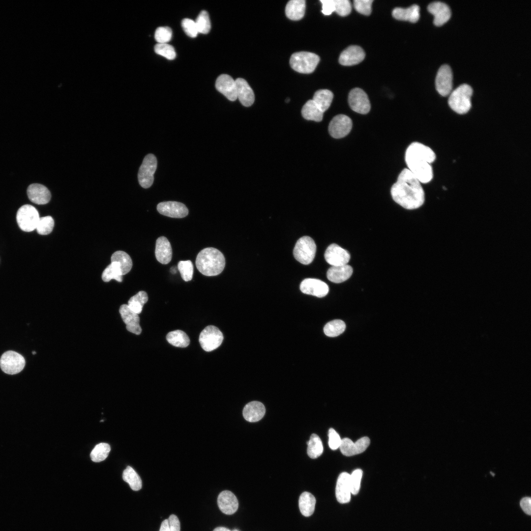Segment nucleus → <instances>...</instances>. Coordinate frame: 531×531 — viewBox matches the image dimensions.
<instances>
[{"label":"nucleus","mask_w":531,"mask_h":531,"mask_svg":"<svg viewBox=\"0 0 531 531\" xmlns=\"http://www.w3.org/2000/svg\"><path fill=\"white\" fill-rule=\"evenodd\" d=\"M393 200L407 209H416L425 202V192L421 183L408 169H404L390 190Z\"/></svg>","instance_id":"nucleus-1"},{"label":"nucleus","mask_w":531,"mask_h":531,"mask_svg":"<svg viewBox=\"0 0 531 531\" xmlns=\"http://www.w3.org/2000/svg\"><path fill=\"white\" fill-rule=\"evenodd\" d=\"M436 158L434 151L420 143L410 144L405 152V161L408 169L421 183H427L433 177L431 164Z\"/></svg>","instance_id":"nucleus-2"},{"label":"nucleus","mask_w":531,"mask_h":531,"mask_svg":"<svg viewBox=\"0 0 531 531\" xmlns=\"http://www.w3.org/2000/svg\"><path fill=\"white\" fill-rule=\"evenodd\" d=\"M196 266L202 274L216 276L220 274L225 267V257L221 252L215 248H206L197 255Z\"/></svg>","instance_id":"nucleus-3"},{"label":"nucleus","mask_w":531,"mask_h":531,"mask_svg":"<svg viewBox=\"0 0 531 531\" xmlns=\"http://www.w3.org/2000/svg\"><path fill=\"white\" fill-rule=\"evenodd\" d=\"M472 89L468 84H462L451 91L448 103L451 109L459 114L468 113L472 107Z\"/></svg>","instance_id":"nucleus-4"},{"label":"nucleus","mask_w":531,"mask_h":531,"mask_svg":"<svg viewBox=\"0 0 531 531\" xmlns=\"http://www.w3.org/2000/svg\"><path fill=\"white\" fill-rule=\"evenodd\" d=\"M320 61L319 57L309 52L295 53L291 57L290 64L294 70L300 73L313 72Z\"/></svg>","instance_id":"nucleus-5"},{"label":"nucleus","mask_w":531,"mask_h":531,"mask_svg":"<svg viewBox=\"0 0 531 531\" xmlns=\"http://www.w3.org/2000/svg\"><path fill=\"white\" fill-rule=\"evenodd\" d=\"M316 245L310 236H303L297 240L293 251L295 258L303 265H308L313 261Z\"/></svg>","instance_id":"nucleus-6"},{"label":"nucleus","mask_w":531,"mask_h":531,"mask_svg":"<svg viewBox=\"0 0 531 531\" xmlns=\"http://www.w3.org/2000/svg\"><path fill=\"white\" fill-rule=\"evenodd\" d=\"M40 219L37 209L30 205H24L18 210L16 221L19 227L23 231L30 232L36 229Z\"/></svg>","instance_id":"nucleus-7"},{"label":"nucleus","mask_w":531,"mask_h":531,"mask_svg":"<svg viewBox=\"0 0 531 531\" xmlns=\"http://www.w3.org/2000/svg\"><path fill=\"white\" fill-rule=\"evenodd\" d=\"M223 335L218 328L214 325L206 327L201 332L199 341L202 348L206 352H211L218 348L223 340Z\"/></svg>","instance_id":"nucleus-8"},{"label":"nucleus","mask_w":531,"mask_h":531,"mask_svg":"<svg viewBox=\"0 0 531 531\" xmlns=\"http://www.w3.org/2000/svg\"><path fill=\"white\" fill-rule=\"evenodd\" d=\"M25 363L24 357L13 351L5 352L0 358V367L2 371L10 375L20 372L24 369Z\"/></svg>","instance_id":"nucleus-9"},{"label":"nucleus","mask_w":531,"mask_h":531,"mask_svg":"<svg viewBox=\"0 0 531 531\" xmlns=\"http://www.w3.org/2000/svg\"><path fill=\"white\" fill-rule=\"evenodd\" d=\"M157 163L156 158L152 154H148L145 157L138 174V181L142 187L148 188L152 184Z\"/></svg>","instance_id":"nucleus-10"},{"label":"nucleus","mask_w":531,"mask_h":531,"mask_svg":"<svg viewBox=\"0 0 531 531\" xmlns=\"http://www.w3.org/2000/svg\"><path fill=\"white\" fill-rule=\"evenodd\" d=\"M348 102L352 110L356 113L366 114L370 111L371 105L368 97L360 88H356L350 91Z\"/></svg>","instance_id":"nucleus-11"},{"label":"nucleus","mask_w":531,"mask_h":531,"mask_svg":"<svg viewBox=\"0 0 531 531\" xmlns=\"http://www.w3.org/2000/svg\"><path fill=\"white\" fill-rule=\"evenodd\" d=\"M352 125V119L348 116L343 114L338 115L330 121L328 131L333 138H342L350 132Z\"/></svg>","instance_id":"nucleus-12"},{"label":"nucleus","mask_w":531,"mask_h":531,"mask_svg":"<svg viewBox=\"0 0 531 531\" xmlns=\"http://www.w3.org/2000/svg\"><path fill=\"white\" fill-rule=\"evenodd\" d=\"M452 72L449 66L442 65L437 74L436 88L440 94L446 96L450 94L452 89Z\"/></svg>","instance_id":"nucleus-13"},{"label":"nucleus","mask_w":531,"mask_h":531,"mask_svg":"<svg viewBox=\"0 0 531 531\" xmlns=\"http://www.w3.org/2000/svg\"><path fill=\"white\" fill-rule=\"evenodd\" d=\"M324 256L326 262L331 266L347 265L351 258L348 251L335 243L327 247Z\"/></svg>","instance_id":"nucleus-14"},{"label":"nucleus","mask_w":531,"mask_h":531,"mask_svg":"<svg viewBox=\"0 0 531 531\" xmlns=\"http://www.w3.org/2000/svg\"><path fill=\"white\" fill-rule=\"evenodd\" d=\"M300 290L305 294L323 297L328 294L329 288L325 282L321 280L306 278L301 282Z\"/></svg>","instance_id":"nucleus-15"},{"label":"nucleus","mask_w":531,"mask_h":531,"mask_svg":"<svg viewBox=\"0 0 531 531\" xmlns=\"http://www.w3.org/2000/svg\"><path fill=\"white\" fill-rule=\"evenodd\" d=\"M370 443L367 437L361 438L355 442L349 438H344L341 441L339 448L341 453L345 456H351L364 452Z\"/></svg>","instance_id":"nucleus-16"},{"label":"nucleus","mask_w":531,"mask_h":531,"mask_svg":"<svg viewBox=\"0 0 531 531\" xmlns=\"http://www.w3.org/2000/svg\"><path fill=\"white\" fill-rule=\"evenodd\" d=\"M157 210L160 214L172 218H183L188 214V209L185 205L175 201L160 203L157 205Z\"/></svg>","instance_id":"nucleus-17"},{"label":"nucleus","mask_w":531,"mask_h":531,"mask_svg":"<svg viewBox=\"0 0 531 531\" xmlns=\"http://www.w3.org/2000/svg\"><path fill=\"white\" fill-rule=\"evenodd\" d=\"M215 88L229 100L234 101L237 99L236 83L230 75L221 74L218 76L216 80Z\"/></svg>","instance_id":"nucleus-18"},{"label":"nucleus","mask_w":531,"mask_h":531,"mask_svg":"<svg viewBox=\"0 0 531 531\" xmlns=\"http://www.w3.org/2000/svg\"><path fill=\"white\" fill-rule=\"evenodd\" d=\"M365 54L363 50L357 45H352L345 49L340 54L339 63L344 66L357 64L364 59Z\"/></svg>","instance_id":"nucleus-19"},{"label":"nucleus","mask_w":531,"mask_h":531,"mask_svg":"<svg viewBox=\"0 0 531 531\" xmlns=\"http://www.w3.org/2000/svg\"><path fill=\"white\" fill-rule=\"evenodd\" d=\"M27 194L29 200L37 205L46 204L49 203L51 198L49 189L39 183L30 184L27 188Z\"/></svg>","instance_id":"nucleus-20"},{"label":"nucleus","mask_w":531,"mask_h":531,"mask_svg":"<svg viewBox=\"0 0 531 531\" xmlns=\"http://www.w3.org/2000/svg\"><path fill=\"white\" fill-rule=\"evenodd\" d=\"M119 312L126 324L127 330L131 333L139 335L142 332V328L140 325L138 314L131 311L127 304H125L120 306Z\"/></svg>","instance_id":"nucleus-21"},{"label":"nucleus","mask_w":531,"mask_h":531,"mask_svg":"<svg viewBox=\"0 0 531 531\" xmlns=\"http://www.w3.org/2000/svg\"><path fill=\"white\" fill-rule=\"evenodd\" d=\"M427 9L434 16L433 23L437 26H441L447 22L451 17V10L448 6L441 1H435L430 3Z\"/></svg>","instance_id":"nucleus-22"},{"label":"nucleus","mask_w":531,"mask_h":531,"mask_svg":"<svg viewBox=\"0 0 531 531\" xmlns=\"http://www.w3.org/2000/svg\"><path fill=\"white\" fill-rule=\"evenodd\" d=\"M217 504L220 510L227 515L235 513L238 507L236 497L232 492L228 490L223 491L219 494Z\"/></svg>","instance_id":"nucleus-23"},{"label":"nucleus","mask_w":531,"mask_h":531,"mask_svg":"<svg viewBox=\"0 0 531 531\" xmlns=\"http://www.w3.org/2000/svg\"><path fill=\"white\" fill-rule=\"evenodd\" d=\"M350 475L346 472H342L337 480L335 495L337 500L341 503H347L350 501L351 490Z\"/></svg>","instance_id":"nucleus-24"},{"label":"nucleus","mask_w":531,"mask_h":531,"mask_svg":"<svg viewBox=\"0 0 531 531\" xmlns=\"http://www.w3.org/2000/svg\"><path fill=\"white\" fill-rule=\"evenodd\" d=\"M235 82L237 98L244 106H250L255 100V95L252 89L244 79L239 78L236 79Z\"/></svg>","instance_id":"nucleus-25"},{"label":"nucleus","mask_w":531,"mask_h":531,"mask_svg":"<svg viewBox=\"0 0 531 531\" xmlns=\"http://www.w3.org/2000/svg\"><path fill=\"white\" fill-rule=\"evenodd\" d=\"M155 254L157 260L162 264H167L171 261L172 249L166 237L160 236L157 239Z\"/></svg>","instance_id":"nucleus-26"},{"label":"nucleus","mask_w":531,"mask_h":531,"mask_svg":"<svg viewBox=\"0 0 531 531\" xmlns=\"http://www.w3.org/2000/svg\"><path fill=\"white\" fill-rule=\"evenodd\" d=\"M243 416L244 419L250 422H255L261 420L266 413L265 406L260 402L252 401L247 404L243 410Z\"/></svg>","instance_id":"nucleus-27"},{"label":"nucleus","mask_w":531,"mask_h":531,"mask_svg":"<svg viewBox=\"0 0 531 531\" xmlns=\"http://www.w3.org/2000/svg\"><path fill=\"white\" fill-rule=\"evenodd\" d=\"M353 272V268L348 265L331 266L326 273L327 279L332 282L340 283L348 280Z\"/></svg>","instance_id":"nucleus-28"},{"label":"nucleus","mask_w":531,"mask_h":531,"mask_svg":"<svg viewBox=\"0 0 531 531\" xmlns=\"http://www.w3.org/2000/svg\"><path fill=\"white\" fill-rule=\"evenodd\" d=\"M419 7L416 4H413L407 8L396 7L393 10L392 15L393 17L397 20L414 23L417 22L419 19Z\"/></svg>","instance_id":"nucleus-29"},{"label":"nucleus","mask_w":531,"mask_h":531,"mask_svg":"<svg viewBox=\"0 0 531 531\" xmlns=\"http://www.w3.org/2000/svg\"><path fill=\"white\" fill-rule=\"evenodd\" d=\"M305 7L304 0H291L286 4V15L292 20H300L304 15Z\"/></svg>","instance_id":"nucleus-30"},{"label":"nucleus","mask_w":531,"mask_h":531,"mask_svg":"<svg viewBox=\"0 0 531 531\" xmlns=\"http://www.w3.org/2000/svg\"><path fill=\"white\" fill-rule=\"evenodd\" d=\"M111 263L115 264L121 271L122 275L128 273L132 266V261L130 256L122 251L114 252L111 258Z\"/></svg>","instance_id":"nucleus-31"},{"label":"nucleus","mask_w":531,"mask_h":531,"mask_svg":"<svg viewBox=\"0 0 531 531\" xmlns=\"http://www.w3.org/2000/svg\"><path fill=\"white\" fill-rule=\"evenodd\" d=\"M315 504L316 499L312 494L304 492L300 495L298 505L300 512L303 516L308 517L312 515L315 510Z\"/></svg>","instance_id":"nucleus-32"},{"label":"nucleus","mask_w":531,"mask_h":531,"mask_svg":"<svg viewBox=\"0 0 531 531\" xmlns=\"http://www.w3.org/2000/svg\"><path fill=\"white\" fill-rule=\"evenodd\" d=\"M323 114L312 99L307 101L301 110L302 116L305 119L317 122L322 121Z\"/></svg>","instance_id":"nucleus-33"},{"label":"nucleus","mask_w":531,"mask_h":531,"mask_svg":"<svg viewBox=\"0 0 531 531\" xmlns=\"http://www.w3.org/2000/svg\"><path fill=\"white\" fill-rule=\"evenodd\" d=\"M333 98L332 92L328 89H319L316 91L313 100L319 108L324 113L330 107Z\"/></svg>","instance_id":"nucleus-34"},{"label":"nucleus","mask_w":531,"mask_h":531,"mask_svg":"<svg viewBox=\"0 0 531 531\" xmlns=\"http://www.w3.org/2000/svg\"><path fill=\"white\" fill-rule=\"evenodd\" d=\"M166 340L171 345L180 348L187 347L190 343L188 335L184 331L176 330L169 332L166 336Z\"/></svg>","instance_id":"nucleus-35"},{"label":"nucleus","mask_w":531,"mask_h":531,"mask_svg":"<svg viewBox=\"0 0 531 531\" xmlns=\"http://www.w3.org/2000/svg\"><path fill=\"white\" fill-rule=\"evenodd\" d=\"M307 454L312 459H316L322 455L323 445L320 438L315 434H312L307 442Z\"/></svg>","instance_id":"nucleus-36"},{"label":"nucleus","mask_w":531,"mask_h":531,"mask_svg":"<svg viewBox=\"0 0 531 531\" xmlns=\"http://www.w3.org/2000/svg\"><path fill=\"white\" fill-rule=\"evenodd\" d=\"M148 300V296L147 293L141 291L129 299L127 305L131 311L139 314L141 313L144 305Z\"/></svg>","instance_id":"nucleus-37"},{"label":"nucleus","mask_w":531,"mask_h":531,"mask_svg":"<svg viewBox=\"0 0 531 531\" xmlns=\"http://www.w3.org/2000/svg\"><path fill=\"white\" fill-rule=\"evenodd\" d=\"M122 478L127 482L134 491H138L142 488V480L135 470L130 466H127L123 472Z\"/></svg>","instance_id":"nucleus-38"},{"label":"nucleus","mask_w":531,"mask_h":531,"mask_svg":"<svg viewBox=\"0 0 531 531\" xmlns=\"http://www.w3.org/2000/svg\"><path fill=\"white\" fill-rule=\"evenodd\" d=\"M346 328L345 323L341 320H334L327 323L324 326V334L331 337H336L342 333Z\"/></svg>","instance_id":"nucleus-39"},{"label":"nucleus","mask_w":531,"mask_h":531,"mask_svg":"<svg viewBox=\"0 0 531 531\" xmlns=\"http://www.w3.org/2000/svg\"><path fill=\"white\" fill-rule=\"evenodd\" d=\"M110 450L111 447L109 444L100 443L97 444L90 452L91 459L94 462H101L107 457Z\"/></svg>","instance_id":"nucleus-40"},{"label":"nucleus","mask_w":531,"mask_h":531,"mask_svg":"<svg viewBox=\"0 0 531 531\" xmlns=\"http://www.w3.org/2000/svg\"><path fill=\"white\" fill-rule=\"evenodd\" d=\"M102 279L106 282L112 279L120 282L122 281V275L118 266L115 264L111 263L103 271Z\"/></svg>","instance_id":"nucleus-41"},{"label":"nucleus","mask_w":531,"mask_h":531,"mask_svg":"<svg viewBox=\"0 0 531 531\" xmlns=\"http://www.w3.org/2000/svg\"><path fill=\"white\" fill-rule=\"evenodd\" d=\"M195 22L198 33L207 34L209 32L211 24L209 15L206 11H201Z\"/></svg>","instance_id":"nucleus-42"},{"label":"nucleus","mask_w":531,"mask_h":531,"mask_svg":"<svg viewBox=\"0 0 531 531\" xmlns=\"http://www.w3.org/2000/svg\"><path fill=\"white\" fill-rule=\"evenodd\" d=\"M54 226V220L50 216L40 217L36 227V230L39 235H47L50 234Z\"/></svg>","instance_id":"nucleus-43"},{"label":"nucleus","mask_w":531,"mask_h":531,"mask_svg":"<svg viewBox=\"0 0 531 531\" xmlns=\"http://www.w3.org/2000/svg\"><path fill=\"white\" fill-rule=\"evenodd\" d=\"M177 268L184 281L187 282L192 280L193 275V265L191 261H179Z\"/></svg>","instance_id":"nucleus-44"},{"label":"nucleus","mask_w":531,"mask_h":531,"mask_svg":"<svg viewBox=\"0 0 531 531\" xmlns=\"http://www.w3.org/2000/svg\"><path fill=\"white\" fill-rule=\"evenodd\" d=\"M155 52L168 59H174L176 57L174 48L168 43H157L154 48Z\"/></svg>","instance_id":"nucleus-45"},{"label":"nucleus","mask_w":531,"mask_h":531,"mask_svg":"<svg viewBox=\"0 0 531 531\" xmlns=\"http://www.w3.org/2000/svg\"><path fill=\"white\" fill-rule=\"evenodd\" d=\"M172 37V30L168 27H160L156 29L154 38L158 43H167Z\"/></svg>","instance_id":"nucleus-46"},{"label":"nucleus","mask_w":531,"mask_h":531,"mask_svg":"<svg viewBox=\"0 0 531 531\" xmlns=\"http://www.w3.org/2000/svg\"><path fill=\"white\" fill-rule=\"evenodd\" d=\"M362 476V471L356 469L350 475V484L351 494L356 495L360 489L361 479Z\"/></svg>","instance_id":"nucleus-47"},{"label":"nucleus","mask_w":531,"mask_h":531,"mask_svg":"<svg viewBox=\"0 0 531 531\" xmlns=\"http://www.w3.org/2000/svg\"><path fill=\"white\" fill-rule=\"evenodd\" d=\"M334 11L341 16H346L352 11L351 2L349 0H334Z\"/></svg>","instance_id":"nucleus-48"},{"label":"nucleus","mask_w":531,"mask_h":531,"mask_svg":"<svg viewBox=\"0 0 531 531\" xmlns=\"http://www.w3.org/2000/svg\"><path fill=\"white\" fill-rule=\"evenodd\" d=\"M373 2V0H354V6L358 13L364 15H369L371 13Z\"/></svg>","instance_id":"nucleus-49"},{"label":"nucleus","mask_w":531,"mask_h":531,"mask_svg":"<svg viewBox=\"0 0 531 531\" xmlns=\"http://www.w3.org/2000/svg\"><path fill=\"white\" fill-rule=\"evenodd\" d=\"M181 26L185 33L192 38L197 36L198 31L195 22L189 18H185L181 21Z\"/></svg>","instance_id":"nucleus-50"},{"label":"nucleus","mask_w":531,"mask_h":531,"mask_svg":"<svg viewBox=\"0 0 531 531\" xmlns=\"http://www.w3.org/2000/svg\"><path fill=\"white\" fill-rule=\"evenodd\" d=\"M342 439L337 432L333 428L328 430V445L332 450L339 448Z\"/></svg>","instance_id":"nucleus-51"},{"label":"nucleus","mask_w":531,"mask_h":531,"mask_svg":"<svg viewBox=\"0 0 531 531\" xmlns=\"http://www.w3.org/2000/svg\"><path fill=\"white\" fill-rule=\"evenodd\" d=\"M322 4V12L325 15H329L334 11V0H320Z\"/></svg>","instance_id":"nucleus-52"},{"label":"nucleus","mask_w":531,"mask_h":531,"mask_svg":"<svg viewBox=\"0 0 531 531\" xmlns=\"http://www.w3.org/2000/svg\"><path fill=\"white\" fill-rule=\"evenodd\" d=\"M169 528L171 531H180V524L178 517L174 515H171L168 519Z\"/></svg>","instance_id":"nucleus-53"},{"label":"nucleus","mask_w":531,"mask_h":531,"mask_svg":"<svg viewBox=\"0 0 531 531\" xmlns=\"http://www.w3.org/2000/svg\"><path fill=\"white\" fill-rule=\"evenodd\" d=\"M520 506L523 511L530 515L531 513V499L529 497L522 498L520 501Z\"/></svg>","instance_id":"nucleus-54"},{"label":"nucleus","mask_w":531,"mask_h":531,"mask_svg":"<svg viewBox=\"0 0 531 531\" xmlns=\"http://www.w3.org/2000/svg\"><path fill=\"white\" fill-rule=\"evenodd\" d=\"M159 531H171L169 528L168 519L164 520L161 523Z\"/></svg>","instance_id":"nucleus-55"},{"label":"nucleus","mask_w":531,"mask_h":531,"mask_svg":"<svg viewBox=\"0 0 531 531\" xmlns=\"http://www.w3.org/2000/svg\"><path fill=\"white\" fill-rule=\"evenodd\" d=\"M213 531H231L229 529H227V528H226L225 527H217V528H215Z\"/></svg>","instance_id":"nucleus-56"},{"label":"nucleus","mask_w":531,"mask_h":531,"mask_svg":"<svg viewBox=\"0 0 531 531\" xmlns=\"http://www.w3.org/2000/svg\"><path fill=\"white\" fill-rule=\"evenodd\" d=\"M289 101H290V99L289 98H287L286 100V102L287 103L289 102Z\"/></svg>","instance_id":"nucleus-57"},{"label":"nucleus","mask_w":531,"mask_h":531,"mask_svg":"<svg viewBox=\"0 0 531 531\" xmlns=\"http://www.w3.org/2000/svg\"><path fill=\"white\" fill-rule=\"evenodd\" d=\"M32 354H36V352H32Z\"/></svg>","instance_id":"nucleus-58"}]
</instances>
